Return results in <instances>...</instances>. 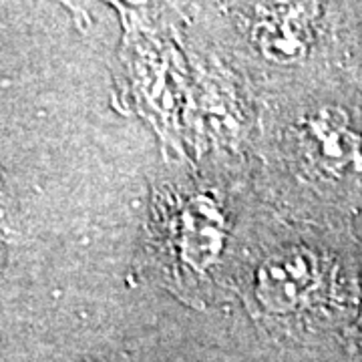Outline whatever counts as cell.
Instances as JSON below:
<instances>
[{
	"label": "cell",
	"instance_id": "cell-3",
	"mask_svg": "<svg viewBox=\"0 0 362 362\" xmlns=\"http://www.w3.org/2000/svg\"><path fill=\"white\" fill-rule=\"evenodd\" d=\"M296 145L300 157L318 173L340 177L362 171V135L340 107H320L300 119Z\"/></svg>",
	"mask_w": 362,
	"mask_h": 362
},
{
	"label": "cell",
	"instance_id": "cell-4",
	"mask_svg": "<svg viewBox=\"0 0 362 362\" xmlns=\"http://www.w3.org/2000/svg\"><path fill=\"white\" fill-rule=\"evenodd\" d=\"M312 16V6L304 4L259 6L252 28L254 45L270 61L296 63L310 47Z\"/></svg>",
	"mask_w": 362,
	"mask_h": 362
},
{
	"label": "cell",
	"instance_id": "cell-2",
	"mask_svg": "<svg viewBox=\"0 0 362 362\" xmlns=\"http://www.w3.org/2000/svg\"><path fill=\"white\" fill-rule=\"evenodd\" d=\"M324 280L320 256L306 246H282L259 259L250 274L254 306L268 316H288L304 308Z\"/></svg>",
	"mask_w": 362,
	"mask_h": 362
},
{
	"label": "cell",
	"instance_id": "cell-1",
	"mask_svg": "<svg viewBox=\"0 0 362 362\" xmlns=\"http://www.w3.org/2000/svg\"><path fill=\"white\" fill-rule=\"evenodd\" d=\"M161 223L171 266L187 280L204 278L220 262L228 240V216L218 197L195 192L171 202Z\"/></svg>",
	"mask_w": 362,
	"mask_h": 362
}]
</instances>
